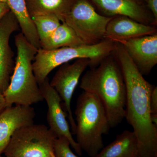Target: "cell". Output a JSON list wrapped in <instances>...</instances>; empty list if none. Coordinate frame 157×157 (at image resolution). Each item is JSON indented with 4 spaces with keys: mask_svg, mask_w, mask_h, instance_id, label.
Masks as SVG:
<instances>
[{
    "mask_svg": "<svg viewBox=\"0 0 157 157\" xmlns=\"http://www.w3.org/2000/svg\"><path fill=\"white\" fill-rule=\"evenodd\" d=\"M113 54L120 67L126 88L125 117L138 141L140 157H157V127L151 120V94L154 86L144 78L122 44Z\"/></svg>",
    "mask_w": 157,
    "mask_h": 157,
    "instance_id": "obj_1",
    "label": "cell"
},
{
    "mask_svg": "<svg viewBox=\"0 0 157 157\" xmlns=\"http://www.w3.org/2000/svg\"><path fill=\"white\" fill-rule=\"evenodd\" d=\"M79 87L101 100L110 128H115L121 123L125 113L126 88L121 70L113 53L97 67L86 71Z\"/></svg>",
    "mask_w": 157,
    "mask_h": 157,
    "instance_id": "obj_2",
    "label": "cell"
},
{
    "mask_svg": "<svg viewBox=\"0 0 157 157\" xmlns=\"http://www.w3.org/2000/svg\"><path fill=\"white\" fill-rule=\"evenodd\" d=\"M17 56L10 83L3 93L6 107L13 104L31 106L44 101L33 68L38 49L28 41L22 33L16 35Z\"/></svg>",
    "mask_w": 157,
    "mask_h": 157,
    "instance_id": "obj_3",
    "label": "cell"
},
{
    "mask_svg": "<svg viewBox=\"0 0 157 157\" xmlns=\"http://www.w3.org/2000/svg\"><path fill=\"white\" fill-rule=\"evenodd\" d=\"M76 142L90 157H95L104 147L103 135L110 127L106 110L101 100L94 94L83 91L77 99Z\"/></svg>",
    "mask_w": 157,
    "mask_h": 157,
    "instance_id": "obj_4",
    "label": "cell"
},
{
    "mask_svg": "<svg viewBox=\"0 0 157 157\" xmlns=\"http://www.w3.org/2000/svg\"><path fill=\"white\" fill-rule=\"evenodd\" d=\"M115 45V42L105 39L93 45L63 47L51 50L39 48L33 63L37 82L40 85L56 68L72 60L89 59L91 61L90 68L95 67L105 58L113 53Z\"/></svg>",
    "mask_w": 157,
    "mask_h": 157,
    "instance_id": "obj_5",
    "label": "cell"
},
{
    "mask_svg": "<svg viewBox=\"0 0 157 157\" xmlns=\"http://www.w3.org/2000/svg\"><path fill=\"white\" fill-rule=\"evenodd\" d=\"M56 136L44 124H31L15 131L4 153L6 157H52Z\"/></svg>",
    "mask_w": 157,
    "mask_h": 157,
    "instance_id": "obj_6",
    "label": "cell"
},
{
    "mask_svg": "<svg viewBox=\"0 0 157 157\" xmlns=\"http://www.w3.org/2000/svg\"><path fill=\"white\" fill-rule=\"evenodd\" d=\"M112 17L100 14L89 0H76L63 22L70 27L85 45L105 40L106 27Z\"/></svg>",
    "mask_w": 157,
    "mask_h": 157,
    "instance_id": "obj_7",
    "label": "cell"
},
{
    "mask_svg": "<svg viewBox=\"0 0 157 157\" xmlns=\"http://www.w3.org/2000/svg\"><path fill=\"white\" fill-rule=\"evenodd\" d=\"M90 64V60L86 58L77 59L72 64H63L60 66L50 82V85L61 98L62 108L68 118L73 135L76 134V123L71 109V100L80 76Z\"/></svg>",
    "mask_w": 157,
    "mask_h": 157,
    "instance_id": "obj_8",
    "label": "cell"
},
{
    "mask_svg": "<svg viewBox=\"0 0 157 157\" xmlns=\"http://www.w3.org/2000/svg\"><path fill=\"white\" fill-rule=\"evenodd\" d=\"M44 100L48 105L47 121L51 131L56 137L63 136L68 139L76 153L81 156L82 150L74 140L67 121V116L61 105V100L56 90L50 84L48 77L39 86Z\"/></svg>",
    "mask_w": 157,
    "mask_h": 157,
    "instance_id": "obj_9",
    "label": "cell"
},
{
    "mask_svg": "<svg viewBox=\"0 0 157 157\" xmlns=\"http://www.w3.org/2000/svg\"><path fill=\"white\" fill-rule=\"evenodd\" d=\"M100 14L108 17L122 15L144 24L157 23L144 3L135 0H89Z\"/></svg>",
    "mask_w": 157,
    "mask_h": 157,
    "instance_id": "obj_10",
    "label": "cell"
},
{
    "mask_svg": "<svg viewBox=\"0 0 157 157\" xmlns=\"http://www.w3.org/2000/svg\"><path fill=\"white\" fill-rule=\"evenodd\" d=\"M20 29L17 18L9 11L0 21V91L2 94L9 86L15 64L9 40L11 35Z\"/></svg>",
    "mask_w": 157,
    "mask_h": 157,
    "instance_id": "obj_11",
    "label": "cell"
},
{
    "mask_svg": "<svg viewBox=\"0 0 157 157\" xmlns=\"http://www.w3.org/2000/svg\"><path fill=\"white\" fill-rule=\"evenodd\" d=\"M120 44L143 76L149 74L157 64V33L131 39Z\"/></svg>",
    "mask_w": 157,
    "mask_h": 157,
    "instance_id": "obj_12",
    "label": "cell"
},
{
    "mask_svg": "<svg viewBox=\"0 0 157 157\" xmlns=\"http://www.w3.org/2000/svg\"><path fill=\"white\" fill-rule=\"evenodd\" d=\"M35 109L31 106L6 107L0 113V155L4 153L15 131L34 124Z\"/></svg>",
    "mask_w": 157,
    "mask_h": 157,
    "instance_id": "obj_13",
    "label": "cell"
},
{
    "mask_svg": "<svg viewBox=\"0 0 157 157\" xmlns=\"http://www.w3.org/2000/svg\"><path fill=\"white\" fill-rule=\"evenodd\" d=\"M157 28L122 15L114 16L107 24L105 39L121 43L138 37L157 33Z\"/></svg>",
    "mask_w": 157,
    "mask_h": 157,
    "instance_id": "obj_14",
    "label": "cell"
},
{
    "mask_svg": "<svg viewBox=\"0 0 157 157\" xmlns=\"http://www.w3.org/2000/svg\"><path fill=\"white\" fill-rule=\"evenodd\" d=\"M95 157H140L135 133L125 130L114 141L99 152Z\"/></svg>",
    "mask_w": 157,
    "mask_h": 157,
    "instance_id": "obj_15",
    "label": "cell"
},
{
    "mask_svg": "<svg viewBox=\"0 0 157 157\" xmlns=\"http://www.w3.org/2000/svg\"><path fill=\"white\" fill-rule=\"evenodd\" d=\"M76 0H25L31 18L45 14L55 15L63 22Z\"/></svg>",
    "mask_w": 157,
    "mask_h": 157,
    "instance_id": "obj_16",
    "label": "cell"
},
{
    "mask_svg": "<svg viewBox=\"0 0 157 157\" xmlns=\"http://www.w3.org/2000/svg\"><path fill=\"white\" fill-rule=\"evenodd\" d=\"M7 4L17 18L23 35L34 47L38 49L41 48L36 30L28 12L25 0H8Z\"/></svg>",
    "mask_w": 157,
    "mask_h": 157,
    "instance_id": "obj_17",
    "label": "cell"
},
{
    "mask_svg": "<svg viewBox=\"0 0 157 157\" xmlns=\"http://www.w3.org/2000/svg\"><path fill=\"white\" fill-rule=\"evenodd\" d=\"M85 45L73 29L65 23L62 22L48 40L41 45V48L51 50Z\"/></svg>",
    "mask_w": 157,
    "mask_h": 157,
    "instance_id": "obj_18",
    "label": "cell"
},
{
    "mask_svg": "<svg viewBox=\"0 0 157 157\" xmlns=\"http://www.w3.org/2000/svg\"><path fill=\"white\" fill-rule=\"evenodd\" d=\"M32 18L36 30L41 46L48 40L62 23L56 16L52 14L39 15Z\"/></svg>",
    "mask_w": 157,
    "mask_h": 157,
    "instance_id": "obj_19",
    "label": "cell"
},
{
    "mask_svg": "<svg viewBox=\"0 0 157 157\" xmlns=\"http://www.w3.org/2000/svg\"><path fill=\"white\" fill-rule=\"evenodd\" d=\"M70 143L66 137H56L53 145V154L55 157H78L70 148Z\"/></svg>",
    "mask_w": 157,
    "mask_h": 157,
    "instance_id": "obj_20",
    "label": "cell"
},
{
    "mask_svg": "<svg viewBox=\"0 0 157 157\" xmlns=\"http://www.w3.org/2000/svg\"><path fill=\"white\" fill-rule=\"evenodd\" d=\"M150 108L151 114H157V87L155 86L151 94Z\"/></svg>",
    "mask_w": 157,
    "mask_h": 157,
    "instance_id": "obj_21",
    "label": "cell"
},
{
    "mask_svg": "<svg viewBox=\"0 0 157 157\" xmlns=\"http://www.w3.org/2000/svg\"><path fill=\"white\" fill-rule=\"evenodd\" d=\"M145 4L157 23V0H146Z\"/></svg>",
    "mask_w": 157,
    "mask_h": 157,
    "instance_id": "obj_22",
    "label": "cell"
},
{
    "mask_svg": "<svg viewBox=\"0 0 157 157\" xmlns=\"http://www.w3.org/2000/svg\"><path fill=\"white\" fill-rule=\"evenodd\" d=\"M10 11V8L7 3L0 2V21L4 16Z\"/></svg>",
    "mask_w": 157,
    "mask_h": 157,
    "instance_id": "obj_23",
    "label": "cell"
},
{
    "mask_svg": "<svg viewBox=\"0 0 157 157\" xmlns=\"http://www.w3.org/2000/svg\"><path fill=\"white\" fill-rule=\"evenodd\" d=\"M6 107V101L2 93L0 91V113H1Z\"/></svg>",
    "mask_w": 157,
    "mask_h": 157,
    "instance_id": "obj_24",
    "label": "cell"
},
{
    "mask_svg": "<svg viewBox=\"0 0 157 157\" xmlns=\"http://www.w3.org/2000/svg\"><path fill=\"white\" fill-rule=\"evenodd\" d=\"M151 120L153 124L157 127V114H151Z\"/></svg>",
    "mask_w": 157,
    "mask_h": 157,
    "instance_id": "obj_25",
    "label": "cell"
},
{
    "mask_svg": "<svg viewBox=\"0 0 157 157\" xmlns=\"http://www.w3.org/2000/svg\"><path fill=\"white\" fill-rule=\"evenodd\" d=\"M135 1H138V2H140L144 3L145 4V1L146 0H135Z\"/></svg>",
    "mask_w": 157,
    "mask_h": 157,
    "instance_id": "obj_26",
    "label": "cell"
},
{
    "mask_svg": "<svg viewBox=\"0 0 157 157\" xmlns=\"http://www.w3.org/2000/svg\"><path fill=\"white\" fill-rule=\"evenodd\" d=\"M8 0H0V2H6L7 3Z\"/></svg>",
    "mask_w": 157,
    "mask_h": 157,
    "instance_id": "obj_27",
    "label": "cell"
},
{
    "mask_svg": "<svg viewBox=\"0 0 157 157\" xmlns=\"http://www.w3.org/2000/svg\"><path fill=\"white\" fill-rule=\"evenodd\" d=\"M51 156L52 157H55V156L54 155L53 152L52 153Z\"/></svg>",
    "mask_w": 157,
    "mask_h": 157,
    "instance_id": "obj_28",
    "label": "cell"
},
{
    "mask_svg": "<svg viewBox=\"0 0 157 157\" xmlns=\"http://www.w3.org/2000/svg\"><path fill=\"white\" fill-rule=\"evenodd\" d=\"M0 157H6V156H5V157H3V156H2V155H0Z\"/></svg>",
    "mask_w": 157,
    "mask_h": 157,
    "instance_id": "obj_29",
    "label": "cell"
}]
</instances>
